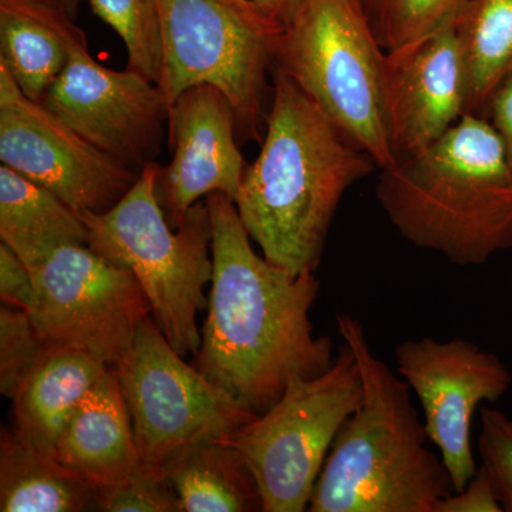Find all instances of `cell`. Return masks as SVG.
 Returning <instances> with one entry per match:
<instances>
[{
    "label": "cell",
    "instance_id": "f546056e",
    "mask_svg": "<svg viewBox=\"0 0 512 512\" xmlns=\"http://www.w3.org/2000/svg\"><path fill=\"white\" fill-rule=\"evenodd\" d=\"M485 117H490V120H487L503 140L505 154L512 168V72L495 90L485 111Z\"/></svg>",
    "mask_w": 512,
    "mask_h": 512
},
{
    "label": "cell",
    "instance_id": "4fadbf2b",
    "mask_svg": "<svg viewBox=\"0 0 512 512\" xmlns=\"http://www.w3.org/2000/svg\"><path fill=\"white\" fill-rule=\"evenodd\" d=\"M40 103L103 153L141 173L160 153L168 128V103L160 84L133 70L104 67L87 45L69 63Z\"/></svg>",
    "mask_w": 512,
    "mask_h": 512
},
{
    "label": "cell",
    "instance_id": "9c48e42d",
    "mask_svg": "<svg viewBox=\"0 0 512 512\" xmlns=\"http://www.w3.org/2000/svg\"><path fill=\"white\" fill-rule=\"evenodd\" d=\"M114 369L141 466L163 471L167 458L180 448L200 440L231 439L256 417L188 365L151 315Z\"/></svg>",
    "mask_w": 512,
    "mask_h": 512
},
{
    "label": "cell",
    "instance_id": "7a4b0ae2",
    "mask_svg": "<svg viewBox=\"0 0 512 512\" xmlns=\"http://www.w3.org/2000/svg\"><path fill=\"white\" fill-rule=\"evenodd\" d=\"M265 123L234 200L239 218L272 264L292 275L316 272L343 195L375 161L279 70Z\"/></svg>",
    "mask_w": 512,
    "mask_h": 512
},
{
    "label": "cell",
    "instance_id": "7402d4cb",
    "mask_svg": "<svg viewBox=\"0 0 512 512\" xmlns=\"http://www.w3.org/2000/svg\"><path fill=\"white\" fill-rule=\"evenodd\" d=\"M466 74L467 114L485 117L512 72V0H467L453 23Z\"/></svg>",
    "mask_w": 512,
    "mask_h": 512
},
{
    "label": "cell",
    "instance_id": "8992f818",
    "mask_svg": "<svg viewBox=\"0 0 512 512\" xmlns=\"http://www.w3.org/2000/svg\"><path fill=\"white\" fill-rule=\"evenodd\" d=\"M160 164L146 165L130 191L111 210L83 212L89 247L128 269L146 293L151 318L181 356L201 346L198 312L208 308L212 227L207 202L198 201L183 224L171 228L156 194Z\"/></svg>",
    "mask_w": 512,
    "mask_h": 512
},
{
    "label": "cell",
    "instance_id": "30bf717a",
    "mask_svg": "<svg viewBox=\"0 0 512 512\" xmlns=\"http://www.w3.org/2000/svg\"><path fill=\"white\" fill-rule=\"evenodd\" d=\"M30 272L36 298L29 315L47 348L82 350L111 367L126 359L151 315L136 276L89 245L57 249Z\"/></svg>",
    "mask_w": 512,
    "mask_h": 512
},
{
    "label": "cell",
    "instance_id": "5bb4252c",
    "mask_svg": "<svg viewBox=\"0 0 512 512\" xmlns=\"http://www.w3.org/2000/svg\"><path fill=\"white\" fill-rule=\"evenodd\" d=\"M170 164L157 171L156 194L171 228L212 192L237 197L248 164L238 147L231 101L218 87L198 84L168 109Z\"/></svg>",
    "mask_w": 512,
    "mask_h": 512
},
{
    "label": "cell",
    "instance_id": "83f0119b",
    "mask_svg": "<svg viewBox=\"0 0 512 512\" xmlns=\"http://www.w3.org/2000/svg\"><path fill=\"white\" fill-rule=\"evenodd\" d=\"M0 298L6 305L32 311L36 291L32 272L6 244H0Z\"/></svg>",
    "mask_w": 512,
    "mask_h": 512
},
{
    "label": "cell",
    "instance_id": "603a6c76",
    "mask_svg": "<svg viewBox=\"0 0 512 512\" xmlns=\"http://www.w3.org/2000/svg\"><path fill=\"white\" fill-rule=\"evenodd\" d=\"M467 0H362L390 59L409 53L453 25Z\"/></svg>",
    "mask_w": 512,
    "mask_h": 512
},
{
    "label": "cell",
    "instance_id": "f1b7e54d",
    "mask_svg": "<svg viewBox=\"0 0 512 512\" xmlns=\"http://www.w3.org/2000/svg\"><path fill=\"white\" fill-rule=\"evenodd\" d=\"M433 512H503L490 478L478 467L476 476L461 491H454L434 505Z\"/></svg>",
    "mask_w": 512,
    "mask_h": 512
},
{
    "label": "cell",
    "instance_id": "52a82bcc",
    "mask_svg": "<svg viewBox=\"0 0 512 512\" xmlns=\"http://www.w3.org/2000/svg\"><path fill=\"white\" fill-rule=\"evenodd\" d=\"M163 36L160 87L168 107L198 84L218 87L234 109L238 140H259L266 72L284 26L252 0H157Z\"/></svg>",
    "mask_w": 512,
    "mask_h": 512
},
{
    "label": "cell",
    "instance_id": "cb8c5ba5",
    "mask_svg": "<svg viewBox=\"0 0 512 512\" xmlns=\"http://www.w3.org/2000/svg\"><path fill=\"white\" fill-rule=\"evenodd\" d=\"M123 39L127 69L160 84L163 76V36L157 0H87Z\"/></svg>",
    "mask_w": 512,
    "mask_h": 512
},
{
    "label": "cell",
    "instance_id": "277c9868",
    "mask_svg": "<svg viewBox=\"0 0 512 512\" xmlns=\"http://www.w3.org/2000/svg\"><path fill=\"white\" fill-rule=\"evenodd\" d=\"M376 195L404 239L458 266L512 249V168L483 116L464 114L423 153L382 170Z\"/></svg>",
    "mask_w": 512,
    "mask_h": 512
},
{
    "label": "cell",
    "instance_id": "2e32d148",
    "mask_svg": "<svg viewBox=\"0 0 512 512\" xmlns=\"http://www.w3.org/2000/svg\"><path fill=\"white\" fill-rule=\"evenodd\" d=\"M57 460L84 478L96 494L126 480L140 461L119 376L109 367L86 393L62 436Z\"/></svg>",
    "mask_w": 512,
    "mask_h": 512
},
{
    "label": "cell",
    "instance_id": "8fae6325",
    "mask_svg": "<svg viewBox=\"0 0 512 512\" xmlns=\"http://www.w3.org/2000/svg\"><path fill=\"white\" fill-rule=\"evenodd\" d=\"M0 163L52 191L79 214L111 210L140 175L26 97L3 64Z\"/></svg>",
    "mask_w": 512,
    "mask_h": 512
},
{
    "label": "cell",
    "instance_id": "e0dca14e",
    "mask_svg": "<svg viewBox=\"0 0 512 512\" xmlns=\"http://www.w3.org/2000/svg\"><path fill=\"white\" fill-rule=\"evenodd\" d=\"M72 16L37 0H0V64L29 99L42 101L86 33Z\"/></svg>",
    "mask_w": 512,
    "mask_h": 512
},
{
    "label": "cell",
    "instance_id": "d6986e66",
    "mask_svg": "<svg viewBox=\"0 0 512 512\" xmlns=\"http://www.w3.org/2000/svg\"><path fill=\"white\" fill-rule=\"evenodd\" d=\"M0 239L30 268L57 249L89 245V231L52 191L0 165Z\"/></svg>",
    "mask_w": 512,
    "mask_h": 512
},
{
    "label": "cell",
    "instance_id": "6da1fadb",
    "mask_svg": "<svg viewBox=\"0 0 512 512\" xmlns=\"http://www.w3.org/2000/svg\"><path fill=\"white\" fill-rule=\"evenodd\" d=\"M212 227V274L201 346L191 365L242 409L261 416L293 377L332 366L333 343L309 319L320 284L315 272L292 275L258 255L234 200L205 197Z\"/></svg>",
    "mask_w": 512,
    "mask_h": 512
},
{
    "label": "cell",
    "instance_id": "484cf974",
    "mask_svg": "<svg viewBox=\"0 0 512 512\" xmlns=\"http://www.w3.org/2000/svg\"><path fill=\"white\" fill-rule=\"evenodd\" d=\"M96 495L99 511L181 512L180 500L163 471L141 464L126 480Z\"/></svg>",
    "mask_w": 512,
    "mask_h": 512
},
{
    "label": "cell",
    "instance_id": "44dd1931",
    "mask_svg": "<svg viewBox=\"0 0 512 512\" xmlns=\"http://www.w3.org/2000/svg\"><path fill=\"white\" fill-rule=\"evenodd\" d=\"M97 510L96 490L55 453L30 446L13 430L0 436V511Z\"/></svg>",
    "mask_w": 512,
    "mask_h": 512
},
{
    "label": "cell",
    "instance_id": "3957f363",
    "mask_svg": "<svg viewBox=\"0 0 512 512\" xmlns=\"http://www.w3.org/2000/svg\"><path fill=\"white\" fill-rule=\"evenodd\" d=\"M336 325L356 357L363 396L330 447L308 511L433 512L454 493L453 481L427 446L409 384L375 355L356 316L339 313Z\"/></svg>",
    "mask_w": 512,
    "mask_h": 512
},
{
    "label": "cell",
    "instance_id": "7c38bea8",
    "mask_svg": "<svg viewBox=\"0 0 512 512\" xmlns=\"http://www.w3.org/2000/svg\"><path fill=\"white\" fill-rule=\"evenodd\" d=\"M394 362L419 399L427 436L439 450L454 491L463 490L478 470L471 444L474 414L480 404L508 393L510 369L466 339L440 342L430 336L397 345Z\"/></svg>",
    "mask_w": 512,
    "mask_h": 512
},
{
    "label": "cell",
    "instance_id": "ba28073f",
    "mask_svg": "<svg viewBox=\"0 0 512 512\" xmlns=\"http://www.w3.org/2000/svg\"><path fill=\"white\" fill-rule=\"evenodd\" d=\"M362 396V373L343 343L328 370L293 377L271 409L227 440L255 477L262 511L308 510L330 447Z\"/></svg>",
    "mask_w": 512,
    "mask_h": 512
},
{
    "label": "cell",
    "instance_id": "4dcf8cb0",
    "mask_svg": "<svg viewBox=\"0 0 512 512\" xmlns=\"http://www.w3.org/2000/svg\"><path fill=\"white\" fill-rule=\"evenodd\" d=\"M269 18L285 26L291 19L293 10L298 6L299 0H252Z\"/></svg>",
    "mask_w": 512,
    "mask_h": 512
},
{
    "label": "cell",
    "instance_id": "d4e9b609",
    "mask_svg": "<svg viewBox=\"0 0 512 512\" xmlns=\"http://www.w3.org/2000/svg\"><path fill=\"white\" fill-rule=\"evenodd\" d=\"M46 349L29 312L9 305L0 308V393L3 396L13 399Z\"/></svg>",
    "mask_w": 512,
    "mask_h": 512
},
{
    "label": "cell",
    "instance_id": "9a60e30c",
    "mask_svg": "<svg viewBox=\"0 0 512 512\" xmlns=\"http://www.w3.org/2000/svg\"><path fill=\"white\" fill-rule=\"evenodd\" d=\"M464 114L466 74L453 25L389 57L387 124L397 163L433 146Z\"/></svg>",
    "mask_w": 512,
    "mask_h": 512
},
{
    "label": "cell",
    "instance_id": "4316f807",
    "mask_svg": "<svg viewBox=\"0 0 512 512\" xmlns=\"http://www.w3.org/2000/svg\"><path fill=\"white\" fill-rule=\"evenodd\" d=\"M477 453L503 512H512V419L494 407H481Z\"/></svg>",
    "mask_w": 512,
    "mask_h": 512
},
{
    "label": "cell",
    "instance_id": "ffe728a7",
    "mask_svg": "<svg viewBox=\"0 0 512 512\" xmlns=\"http://www.w3.org/2000/svg\"><path fill=\"white\" fill-rule=\"evenodd\" d=\"M161 470L180 500L181 512L262 511L255 477L227 440L187 444Z\"/></svg>",
    "mask_w": 512,
    "mask_h": 512
},
{
    "label": "cell",
    "instance_id": "ac0fdd59",
    "mask_svg": "<svg viewBox=\"0 0 512 512\" xmlns=\"http://www.w3.org/2000/svg\"><path fill=\"white\" fill-rule=\"evenodd\" d=\"M109 367L82 350L47 348L13 396V431L30 446L55 453L77 404Z\"/></svg>",
    "mask_w": 512,
    "mask_h": 512
},
{
    "label": "cell",
    "instance_id": "1f68e13d",
    "mask_svg": "<svg viewBox=\"0 0 512 512\" xmlns=\"http://www.w3.org/2000/svg\"><path fill=\"white\" fill-rule=\"evenodd\" d=\"M37 2H42L45 5L52 6V8L62 10V12L76 19L83 0H37Z\"/></svg>",
    "mask_w": 512,
    "mask_h": 512
},
{
    "label": "cell",
    "instance_id": "5b68a950",
    "mask_svg": "<svg viewBox=\"0 0 512 512\" xmlns=\"http://www.w3.org/2000/svg\"><path fill=\"white\" fill-rule=\"evenodd\" d=\"M274 67L376 167L397 164L387 124L389 57L362 0H299L279 37Z\"/></svg>",
    "mask_w": 512,
    "mask_h": 512
}]
</instances>
